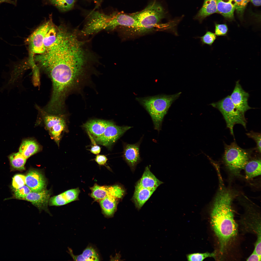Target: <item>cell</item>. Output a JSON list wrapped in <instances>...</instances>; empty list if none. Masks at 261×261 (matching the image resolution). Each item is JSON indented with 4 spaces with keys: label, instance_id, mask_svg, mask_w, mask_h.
I'll return each instance as SVG.
<instances>
[{
    "label": "cell",
    "instance_id": "obj_1",
    "mask_svg": "<svg viewBox=\"0 0 261 261\" xmlns=\"http://www.w3.org/2000/svg\"><path fill=\"white\" fill-rule=\"evenodd\" d=\"M35 59L45 71L69 72L87 68L94 61L85 41L77 31L62 26L55 42Z\"/></svg>",
    "mask_w": 261,
    "mask_h": 261
},
{
    "label": "cell",
    "instance_id": "obj_2",
    "mask_svg": "<svg viewBox=\"0 0 261 261\" xmlns=\"http://www.w3.org/2000/svg\"><path fill=\"white\" fill-rule=\"evenodd\" d=\"M232 195L223 187L220 188L213 202L211 213V224L219 244L222 255L228 243L236 235L237 224L232 206Z\"/></svg>",
    "mask_w": 261,
    "mask_h": 261
},
{
    "label": "cell",
    "instance_id": "obj_3",
    "mask_svg": "<svg viewBox=\"0 0 261 261\" xmlns=\"http://www.w3.org/2000/svg\"><path fill=\"white\" fill-rule=\"evenodd\" d=\"M137 22L133 14L114 12L106 14L97 11L92 12L81 31L85 36L96 34L102 30H112L118 27L134 29Z\"/></svg>",
    "mask_w": 261,
    "mask_h": 261
},
{
    "label": "cell",
    "instance_id": "obj_4",
    "mask_svg": "<svg viewBox=\"0 0 261 261\" xmlns=\"http://www.w3.org/2000/svg\"><path fill=\"white\" fill-rule=\"evenodd\" d=\"M181 93L171 95H160L143 97H137L136 100L151 116L154 129L161 130L164 118L172 102Z\"/></svg>",
    "mask_w": 261,
    "mask_h": 261
},
{
    "label": "cell",
    "instance_id": "obj_5",
    "mask_svg": "<svg viewBox=\"0 0 261 261\" xmlns=\"http://www.w3.org/2000/svg\"><path fill=\"white\" fill-rule=\"evenodd\" d=\"M133 14L137 22L134 30L143 33L160 25L159 23L164 17V11L162 6L154 1L143 10Z\"/></svg>",
    "mask_w": 261,
    "mask_h": 261
},
{
    "label": "cell",
    "instance_id": "obj_6",
    "mask_svg": "<svg viewBox=\"0 0 261 261\" xmlns=\"http://www.w3.org/2000/svg\"><path fill=\"white\" fill-rule=\"evenodd\" d=\"M210 105L221 112L226 122L227 127L233 136H234L233 128L235 124H240L246 128L247 122L245 113L235 106L230 95L217 102L212 103Z\"/></svg>",
    "mask_w": 261,
    "mask_h": 261
},
{
    "label": "cell",
    "instance_id": "obj_7",
    "mask_svg": "<svg viewBox=\"0 0 261 261\" xmlns=\"http://www.w3.org/2000/svg\"><path fill=\"white\" fill-rule=\"evenodd\" d=\"M249 157L247 151L235 142L225 145L223 157L224 162L228 169L235 174L239 173L244 169L249 161Z\"/></svg>",
    "mask_w": 261,
    "mask_h": 261
},
{
    "label": "cell",
    "instance_id": "obj_8",
    "mask_svg": "<svg viewBox=\"0 0 261 261\" xmlns=\"http://www.w3.org/2000/svg\"><path fill=\"white\" fill-rule=\"evenodd\" d=\"M36 107L42 114L47 129L58 145L62 132L65 127V122L64 118L58 114L48 113L37 105Z\"/></svg>",
    "mask_w": 261,
    "mask_h": 261
},
{
    "label": "cell",
    "instance_id": "obj_9",
    "mask_svg": "<svg viewBox=\"0 0 261 261\" xmlns=\"http://www.w3.org/2000/svg\"><path fill=\"white\" fill-rule=\"evenodd\" d=\"M52 23L51 20L45 23L36 29L28 39L31 53L37 55L46 51L43 42L45 35Z\"/></svg>",
    "mask_w": 261,
    "mask_h": 261
},
{
    "label": "cell",
    "instance_id": "obj_10",
    "mask_svg": "<svg viewBox=\"0 0 261 261\" xmlns=\"http://www.w3.org/2000/svg\"><path fill=\"white\" fill-rule=\"evenodd\" d=\"M131 128L127 126H118L110 121L104 132L97 142L103 146L110 147Z\"/></svg>",
    "mask_w": 261,
    "mask_h": 261
},
{
    "label": "cell",
    "instance_id": "obj_11",
    "mask_svg": "<svg viewBox=\"0 0 261 261\" xmlns=\"http://www.w3.org/2000/svg\"><path fill=\"white\" fill-rule=\"evenodd\" d=\"M249 94L242 88L239 80L236 82L233 91L230 96L231 99L235 106L244 113L252 109L248 105V100Z\"/></svg>",
    "mask_w": 261,
    "mask_h": 261
},
{
    "label": "cell",
    "instance_id": "obj_12",
    "mask_svg": "<svg viewBox=\"0 0 261 261\" xmlns=\"http://www.w3.org/2000/svg\"><path fill=\"white\" fill-rule=\"evenodd\" d=\"M142 138L138 142L133 144L123 143V157L129 166L134 168L140 160L139 147Z\"/></svg>",
    "mask_w": 261,
    "mask_h": 261
},
{
    "label": "cell",
    "instance_id": "obj_13",
    "mask_svg": "<svg viewBox=\"0 0 261 261\" xmlns=\"http://www.w3.org/2000/svg\"><path fill=\"white\" fill-rule=\"evenodd\" d=\"M50 194L49 190L45 189L38 192L31 191L24 200L31 202L40 211L44 210L49 213L47 207Z\"/></svg>",
    "mask_w": 261,
    "mask_h": 261
},
{
    "label": "cell",
    "instance_id": "obj_14",
    "mask_svg": "<svg viewBox=\"0 0 261 261\" xmlns=\"http://www.w3.org/2000/svg\"><path fill=\"white\" fill-rule=\"evenodd\" d=\"M25 184L32 191L38 192L44 189L46 182L43 174L35 170H29L25 176Z\"/></svg>",
    "mask_w": 261,
    "mask_h": 261
},
{
    "label": "cell",
    "instance_id": "obj_15",
    "mask_svg": "<svg viewBox=\"0 0 261 261\" xmlns=\"http://www.w3.org/2000/svg\"><path fill=\"white\" fill-rule=\"evenodd\" d=\"M109 121L99 119L91 120L84 124L83 127L87 130L89 135L97 142L104 132Z\"/></svg>",
    "mask_w": 261,
    "mask_h": 261
},
{
    "label": "cell",
    "instance_id": "obj_16",
    "mask_svg": "<svg viewBox=\"0 0 261 261\" xmlns=\"http://www.w3.org/2000/svg\"><path fill=\"white\" fill-rule=\"evenodd\" d=\"M124 190L109 195L99 201L103 213L108 217L112 216L116 210L118 200L123 195Z\"/></svg>",
    "mask_w": 261,
    "mask_h": 261
},
{
    "label": "cell",
    "instance_id": "obj_17",
    "mask_svg": "<svg viewBox=\"0 0 261 261\" xmlns=\"http://www.w3.org/2000/svg\"><path fill=\"white\" fill-rule=\"evenodd\" d=\"M91 196L99 201L107 196L120 192L123 190L117 185L111 186H101L95 184L91 188Z\"/></svg>",
    "mask_w": 261,
    "mask_h": 261
},
{
    "label": "cell",
    "instance_id": "obj_18",
    "mask_svg": "<svg viewBox=\"0 0 261 261\" xmlns=\"http://www.w3.org/2000/svg\"><path fill=\"white\" fill-rule=\"evenodd\" d=\"M163 183L158 180L151 172L148 166L146 167L143 175L135 187L156 190Z\"/></svg>",
    "mask_w": 261,
    "mask_h": 261
},
{
    "label": "cell",
    "instance_id": "obj_19",
    "mask_svg": "<svg viewBox=\"0 0 261 261\" xmlns=\"http://www.w3.org/2000/svg\"><path fill=\"white\" fill-rule=\"evenodd\" d=\"M217 13L227 19H233L236 7L234 0H217Z\"/></svg>",
    "mask_w": 261,
    "mask_h": 261
},
{
    "label": "cell",
    "instance_id": "obj_20",
    "mask_svg": "<svg viewBox=\"0 0 261 261\" xmlns=\"http://www.w3.org/2000/svg\"><path fill=\"white\" fill-rule=\"evenodd\" d=\"M155 190L135 187L133 200L136 207L140 209Z\"/></svg>",
    "mask_w": 261,
    "mask_h": 261
},
{
    "label": "cell",
    "instance_id": "obj_21",
    "mask_svg": "<svg viewBox=\"0 0 261 261\" xmlns=\"http://www.w3.org/2000/svg\"><path fill=\"white\" fill-rule=\"evenodd\" d=\"M39 146L35 141L26 139L22 141L19 148V152L27 159L38 152Z\"/></svg>",
    "mask_w": 261,
    "mask_h": 261
},
{
    "label": "cell",
    "instance_id": "obj_22",
    "mask_svg": "<svg viewBox=\"0 0 261 261\" xmlns=\"http://www.w3.org/2000/svg\"><path fill=\"white\" fill-rule=\"evenodd\" d=\"M217 12V0H204L203 5L196 18L201 22L207 17Z\"/></svg>",
    "mask_w": 261,
    "mask_h": 261
},
{
    "label": "cell",
    "instance_id": "obj_23",
    "mask_svg": "<svg viewBox=\"0 0 261 261\" xmlns=\"http://www.w3.org/2000/svg\"><path fill=\"white\" fill-rule=\"evenodd\" d=\"M261 159H259L248 162L244 169L246 179H250L261 175Z\"/></svg>",
    "mask_w": 261,
    "mask_h": 261
},
{
    "label": "cell",
    "instance_id": "obj_24",
    "mask_svg": "<svg viewBox=\"0 0 261 261\" xmlns=\"http://www.w3.org/2000/svg\"><path fill=\"white\" fill-rule=\"evenodd\" d=\"M69 252L74 261H94L99 260L98 256L94 249L89 247L83 251L82 254L77 255H74L71 249H69Z\"/></svg>",
    "mask_w": 261,
    "mask_h": 261
},
{
    "label": "cell",
    "instance_id": "obj_25",
    "mask_svg": "<svg viewBox=\"0 0 261 261\" xmlns=\"http://www.w3.org/2000/svg\"><path fill=\"white\" fill-rule=\"evenodd\" d=\"M10 164L14 169L22 170L25 169L24 165L27 159L19 152L13 153L9 157Z\"/></svg>",
    "mask_w": 261,
    "mask_h": 261
},
{
    "label": "cell",
    "instance_id": "obj_26",
    "mask_svg": "<svg viewBox=\"0 0 261 261\" xmlns=\"http://www.w3.org/2000/svg\"><path fill=\"white\" fill-rule=\"evenodd\" d=\"M58 28L53 23L46 33L43 44L46 50L56 41L58 35Z\"/></svg>",
    "mask_w": 261,
    "mask_h": 261
},
{
    "label": "cell",
    "instance_id": "obj_27",
    "mask_svg": "<svg viewBox=\"0 0 261 261\" xmlns=\"http://www.w3.org/2000/svg\"><path fill=\"white\" fill-rule=\"evenodd\" d=\"M51 4L62 11L71 9L73 7L75 0H48Z\"/></svg>",
    "mask_w": 261,
    "mask_h": 261
},
{
    "label": "cell",
    "instance_id": "obj_28",
    "mask_svg": "<svg viewBox=\"0 0 261 261\" xmlns=\"http://www.w3.org/2000/svg\"><path fill=\"white\" fill-rule=\"evenodd\" d=\"M216 253L214 251L210 253L206 252L203 253H195L188 254L187 260L189 261H202L206 258L212 257L215 258Z\"/></svg>",
    "mask_w": 261,
    "mask_h": 261
},
{
    "label": "cell",
    "instance_id": "obj_29",
    "mask_svg": "<svg viewBox=\"0 0 261 261\" xmlns=\"http://www.w3.org/2000/svg\"><path fill=\"white\" fill-rule=\"evenodd\" d=\"M14 197L15 198L24 200L25 198L31 191L27 186L24 185L17 189H14Z\"/></svg>",
    "mask_w": 261,
    "mask_h": 261
},
{
    "label": "cell",
    "instance_id": "obj_30",
    "mask_svg": "<svg viewBox=\"0 0 261 261\" xmlns=\"http://www.w3.org/2000/svg\"><path fill=\"white\" fill-rule=\"evenodd\" d=\"M199 38L202 45L206 44L211 46L217 39V36L213 33L207 31L203 36Z\"/></svg>",
    "mask_w": 261,
    "mask_h": 261
},
{
    "label": "cell",
    "instance_id": "obj_31",
    "mask_svg": "<svg viewBox=\"0 0 261 261\" xmlns=\"http://www.w3.org/2000/svg\"><path fill=\"white\" fill-rule=\"evenodd\" d=\"M68 203L63 193L51 198L49 202L50 206H60Z\"/></svg>",
    "mask_w": 261,
    "mask_h": 261
},
{
    "label": "cell",
    "instance_id": "obj_32",
    "mask_svg": "<svg viewBox=\"0 0 261 261\" xmlns=\"http://www.w3.org/2000/svg\"><path fill=\"white\" fill-rule=\"evenodd\" d=\"M80 192L79 189L77 188L68 190L63 193L69 203L77 200Z\"/></svg>",
    "mask_w": 261,
    "mask_h": 261
},
{
    "label": "cell",
    "instance_id": "obj_33",
    "mask_svg": "<svg viewBox=\"0 0 261 261\" xmlns=\"http://www.w3.org/2000/svg\"><path fill=\"white\" fill-rule=\"evenodd\" d=\"M228 28L225 24H220L215 23V34L217 36H226L228 32Z\"/></svg>",
    "mask_w": 261,
    "mask_h": 261
},
{
    "label": "cell",
    "instance_id": "obj_34",
    "mask_svg": "<svg viewBox=\"0 0 261 261\" xmlns=\"http://www.w3.org/2000/svg\"><path fill=\"white\" fill-rule=\"evenodd\" d=\"M25 176L21 174H17L13 178L12 185L14 189H17L25 184Z\"/></svg>",
    "mask_w": 261,
    "mask_h": 261
},
{
    "label": "cell",
    "instance_id": "obj_35",
    "mask_svg": "<svg viewBox=\"0 0 261 261\" xmlns=\"http://www.w3.org/2000/svg\"><path fill=\"white\" fill-rule=\"evenodd\" d=\"M236 3L235 9L240 16L243 15L244 10L250 0H234Z\"/></svg>",
    "mask_w": 261,
    "mask_h": 261
},
{
    "label": "cell",
    "instance_id": "obj_36",
    "mask_svg": "<svg viewBox=\"0 0 261 261\" xmlns=\"http://www.w3.org/2000/svg\"><path fill=\"white\" fill-rule=\"evenodd\" d=\"M249 137L253 139L256 144V149L259 153H261V133L250 131L247 133Z\"/></svg>",
    "mask_w": 261,
    "mask_h": 261
},
{
    "label": "cell",
    "instance_id": "obj_37",
    "mask_svg": "<svg viewBox=\"0 0 261 261\" xmlns=\"http://www.w3.org/2000/svg\"><path fill=\"white\" fill-rule=\"evenodd\" d=\"M95 160L99 165H104L108 160L107 157L104 155H97L95 158Z\"/></svg>",
    "mask_w": 261,
    "mask_h": 261
},
{
    "label": "cell",
    "instance_id": "obj_38",
    "mask_svg": "<svg viewBox=\"0 0 261 261\" xmlns=\"http://www.w3.org/2000/svg\"><path fill=\"white\" fill-rule=\"evenodd\" d=\"M261 260V256L258 255L254 251H253L251 254L246 260L247 261H260Z\"/></svg>",
    "mask_w": 261,
    "mask_h": 261
},
{
    "label": "cell",
    "instance_id": "obj_39",
    "mask_svg": "<svg viewBox=\"0 0 261 261\" xmlns=\"http://www.w3.org/2000/svg\"><path fill=\"white\" fill-rule=\"evenodd\" d=\"M101 151V148L99 145L96 144L92 146L90 150L91 153L96 155L98 154Z\"/></svg>",
    "mask_w": 261,
    "mask_h": 261
},
{
    "label": "cell",
    "instance_id": "obj_40",
    "mask_svg": "<svg viewBox=\"0 0 261 261\" xmlns=\"http://www.w3.org/2000/svg\"><path fill=\"white\" fill-rule=\"evenodd\" d=\"M3 2L9 3L15 5L16 4L15 1L13 0H0V4Z\"/></svg>",
    "mask_w": 261,
    "mask_h": 261
},
{
    "label": "cell",
    "instance_id": "obj_41",
    "mask_svg": "<svg viewBox=\"0 0 261 261\" xmlns=\"http://www.w3.org/2000/svg\"><path fill=\"white\" fill-rule=\"evenodd\" d=\"M255 6H260L261 5V0H250Z\"/></svg>",
    "mask_w": 261,
    "mask_h": 261
},
{
    "label": "cell",
    "instance_id": "obj_42",
    "mask_svg": "<svg viewBox=\"0 0 261 261\" xmlns=\"http://www.w3.org/2000/svg\"><path fill=\"white\" fill-rule=\"evenodd\" d=\"M17 0H15V1L16 3Z\"/></svg>",
    "mask_w": 261,
    "mask_h": 261
}]
</instances>
